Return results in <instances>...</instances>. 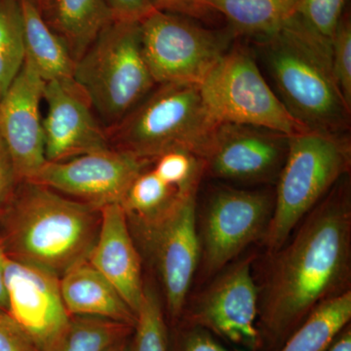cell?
Listing matches in <instances>:
<instances>
[{
  "label": "cell",
  "instance_id": "1f68e13d",
  "mask_svg": "<svg viewBox=\"0 0 351 351\" xmlns=\"http://www.w3.org/2000/svg\"><path fill=\"white\" fill-rule=\"evenodd\" d=\"M19 184L10 154L0 138V221L12 203Z\"/></svg>",
  "mask_w": 351,
  "mask_h": 351
},
{
  "label": "cell",
  "instance_id": "f546056e",
  "mask_svg": "<svg viewBox=\"0 0 351 351\" xmlns=\"http://www.w3.org/2000/svg\"><path fill=\"white\" fill-rule=\"evenodd\" d=\"M174 351H243L230 350L204 328L186 324L178 336Z\"/></svg>",
  "mask_w": 351,
  "mask_h": 351
},
{
  "label": "cell",
  "instance_id": "836d02e7",
  "mask_svg": "<svg viewBox=\"0 0 351 351\" xmlns=\"http://www.w3.org/2000/svg\"><path fill=\"white\" fill-rule=\"evenodd\" d=\"M114 21L142 22L156 11L149 0H107Z\"/></svg>",
  "mask_w": 351,
  "mask_h": 351
},
{
  "label": "cell",
  "instance_id": "9c48e42d",
  "mask_svg": "<svg viewBox=\"0 0 351 351\" xmlns=\"http://www.w3.org/2000/svg\"><path fill=\"white\" fill-rule=\"evenodd\" d=\"M197 189L180 193L156 218L133 221L138 228L160 274L168 313L173 320L184 313L189 288L200 260L196 221Z\"/></svg>",
  "mask_w": 351,
  "mask_h": 351
},
{
  "label": "cell",
  "instance_id": "ffe728a7",
  "mask_svg": "<svg viewBox=\"0 0 351 351\" xmlns=\"http://www.w3.org/2000/svg\"><path fill=\"white\" fill-rule=\"evenodd\" d=\"M24 24L25 61L45 82L73 78L75 60L63 39L43 19L29 0H21Z\"/></svg>",
  "mask_w": 351,
  "mask_h": 351
},
{
  "label": "cell",
  "instance_id": "8d00e7d4",
  "mask_svg": "<svg viewBox=\"0 0 351 351\" xmlns=\"http://www.w3.org/2000/svg\"><path fill=\"white\" fill-rule=\"evenodd\" d=\"M122 339V341L115 343L108 351H130V346H129L128 339Z\"/></svg>",
  "mask_w": 351,
  "mask_h": 351
},
{
  "label": "cell",
  "instance_id": "30bf717a",
  "mask_svg": "<svg viewBox=\"0 0 351 351\" xmlns=\"http://www.w3.org/2000/svg\"><path fill=\"white\" fill-rule=\"evenodd\" d=\"M274 203V198L262 191L219 189L210 196L200 237L205 274L223 269L252 242L263 237Z\"/></svg>",
  "mask_w": 351,
  "mask_h": 351
},
{
  "label": "cell",
  "instance_id": "74e56055",
  "mask_svg": "<svg viewBox=\"0 0 351 351\" xmlns=\"http://www.w3.org/2000/svg\"><path fill=\"white\" fill-rule=\"evenodd\" d=\"M29 1L32 2V3L34 4L36 7H38V10H40L41 8H43V6L44 4H45V2L47 1V0H29Z\"/></svg>",
  "mask_w": 351,
  "mask_h": 351
},
{
  "label": "cell",
  "instance_id": "5b68a950",
  "mask_svg": "<svg viewBox=\"0 0 351 351\" xmlns=\"http://www.w3.org/2000/svg\"><path fill=\"white\" fill-rule=\"evenodd\" d=\"M350 164L348 134L306 131L289 137L274 209L263 237L269 254L288 241L307 214L346 177Z\"/></svg>",
  "mask_w": 351,
  "mask_h": 351
},
{
  "label": "cell",
  "instance_id": "52a82bcc",
  "mask_svg": "<svg viewBox=\"0 0 351 351\" xmlns=\"http://www.w3.org/2000/svg\"><path fill=\"white\" fill-rule=\"evenodd\" d=\"M218 123L270 129L293 136L306 128L288 112L246 46L232 43L199 84Z\"/></svg>",
  "mask_w": 351,
  "mask_h": 351
},
{
  "label": "cell",
  "instance_id": "277c9868",
  "mask_svg": "<svg viewBox=\"0 0 351 351\" xmlns=\"http://www.w3.org/2000/svg\"><path fill=\"white\" fill-rule=\"evenodd\" d=\"M218 125L205 105L199 84L164 83L107 132L113 149L154 162L172 151L191 152L203 159Z\"/></svg>",
  "mask_w": 351,
  "mask_h": 351
},
{
  "label": "cell",
  "instance_id": "d6a6232c",
  "mask_svg": "<svg viewBox=\"0 0 351 351\" xmlns=\"http://www.w3.org/2000/svg\"><path fill=\"white\" fill-rule=\"evenodd\" d=\"M0 351H36L9 314L0 313Z\"/></svg>",
  "mask_w": 351,
  "mask_h": 351
},
{
  "label": "cell",
  "instance_id": "8992f818",
  "mask_svg": "<svg viewBox=\"0 0 351 351\" xmlns=\"http://www.w3.org/2000/svg\"><path fill=\"white\" fill-rule=\"evenodd\" d=\"M73 80L107 130L144 100L156 82L143 51L140 23L113 21L76 61Z\"/></svg>",
  "mask_w": 351,
  "mask_h": 351
},
{
  "label": "cell",
  "instance_id": "8fae6325",
  "mask_svg": "<svg viewBox=\"0 0 351 351\" xmlns=\"http://www.w3.org/2000/svg\"><path fill=\"white\" fill-rule=\"evenodd\" d=\"M151 163L130 152L110 147L62 162L47 161L27 182L101 209L121 204L132 182Z\"/></svg>",
  "mask_w": 351,
  "mask_h": 351
},
{
  "label": "cell",
  "instance_id": "ac0fdd59",
  "mask_svg": "<svg viewBox=\"0 0 351 351\" xmlns=\"http://www.w3.org/2000/svg\"><path fill=\"white\" fill-rule=\"evenodd\" d=\"M60 290L71 316H92L135 327L137 315L108 279L88 261L60 278Z\"/></svg>",
  "mask_w": 351,
  "mask_h": 351
},
{
  "label": "cell",
  "instance_id": "7c38bea8",
  "mask_svg": "<svg viewBox=\"0 0 351 351\" xmlns=\"http://www.w3.org/2000/svg\"><path fill=\"white\" fill-rule=\"evenodd\" d=\"M0 263L8 295L9 315L36 351H56L71 319L62 299L59 277L13 260L1 249Z\"/></svg>",
  "mask_w": 351,
  "mask_h": 351
},
{
  "label": "cell",
  "instance_id": "4dcf8cb0",
  "mask_svg": "<svg viewBox=\"0 0 351 351\" xmlns=\"http://www.w3.org/2000/svg\"><path fill=\"white\" fill-rule=\"evenodd\" d=\"M156 11L177 14L196 21L207 20L214 15L211 0H149Z\"/></svg>",
  "mask_w": 351,
  "mask_h": 351
},
{
  "label": "cell",
  "instance_id": "ba28073f",
  "mask_svg": "<svg viewBox=\"0 0 351 351\" xmlns=\"http://www.w3.org/2000/svg\"><path fill=\"white\" fill-rule=\"evenodd\" d=\"M143 51L156 84H200L232 47L234 34L199 21L154 11L140 22Z\"/></svg>",
  "mask_w": 351,
  "mask_h": 351
},
{
  "label": "cell",
  "instance_id": "9a60e30c",
  "mask_svg": "<svg viewBox=\"0 0 351 351\" xmlns=\"http://www.w3.org/2000/svg\"><path fill=\"white\" fill-rule=\"evenodd\" d=\"M43 119L46 160L62 162L110 149L107 129L73 78L45 82Z\"/></svg>",
  "mask_w": 351,
  "mask_h": 351
},
{
  "label": "cell",
  "instance_id": "44dd1931",
  "mask_svg": "<svg viewBox=\"0 0 351 351\" xmlns=\"http://www.w3.org/2000/svg\"><path fill=\"white\" fill-rule=\"evenodd\" d=\"M235 38H265L281 29L298 14L300 0H211Z\"/></svg>",
  "mask_w": 351,
  "mask_h": 351
},
{
  "label": "cell",
  "instance_id": "cb8c5ba5",
  "mask_svg": "<svg viewBox=\"0 0 351 351\" xmlns=\"http://www.w3.org/2000/svg\"><path fill=\"white\" fill-rule=\"evenodd\" d=\"M133 330L129 325L105 318L71 316L68 332L56 351H108L128 338Z\"/></svg>",
  "mask_w": 351,
  "mask_h": 351
},
{
  "label": "cell",
  "instance_id": "7402d4cb",
  "mask_svg": "<svg viewBox=\"0 0 351 351\" xmlns=\"http://www.w3.org/2000/svg\"><path fill=\"white\" fill-rule=\"evenodd\" d=\"M351 319V292L330 298L306 320L276 351H325Z\"/></svg>",
  "mask_w": 351,
  "mask_h": 351
},
{
  "label": "cell",
  "instance_id": "4316f807",
  "mask_svg": "<svg viewBox=\"0 0 351 351\" xmlns=\"http://www.w3.org/2000/svg\"><path fill=\"white\" fill-rule=\"evenodd\" d=\"M152 163L154 172L180 193L197 189L204 173L202 159L188 152H168Z\"/></svg>",
  "mask_w": 351,
  "mask_h": 351
},
{
  "label": "cell",
  "instance_id": "7a4b0ae2",
  "mask_svg": "<svg viewBox=\"0 0 351 351\" xmlns=\"http://www.w3.org/2000/svg\"><path fill=\"white\" fill-rule=\"evenodd\" d=\"M274 91L306 130L348 134L351 107L332 71L331 41L295 15L279 31L252 39Z\"/></svg>",
  "mask_w": 351,
  "mask_h": 351
},
{
  "label": "cell",
  "instance_id": "3957f363",
  "mask_svg": "<svg viewBox=\"0 0 351 351\" xmlns=\"http://www.w3.org/2000/svg\"><path fill=\"white\" fill-rule=\"evenodd\" d=\"M100 223L99 208L22 182L0 221V249L61 278L89 257Z\"/></svg>",
  "mask_w": 351,
  "mask_h": 351
},
{
  "label": "cell",
  "instance_id": "484cf974",
  "mask_svg": "<svg viewBox=\"0 0 351 351\" xmlns=\"http://www.w3.org/2000/svg\"><path fill=\"white\" fill-rule=\"evenodd\" d=\"M130 351H169L167 326L158 298L152 289L145 287L137 311Z\"/></svg>",
  "mask_w": 351,
  "mask_h": 351
},
{
  "label": "cell",
  "instance_id": "6da1fadb",
  "mask_svg": "<svg viewBox=\"0 0 351 351\" xmlns=\"http://www.w3.org/2000/svg\"><path fill=\"white\" fill-rule=\"evenodd\" d=\"M350 242V193L338 182L302 219L292 240L271 254L258 304L262 350H278L316 307L343 292Z\"/></svg>",
  "mask_w": 351,
  "mask_h": 351
},
{
  "label": "cell",
  "instance_id": "f1b7e54d",
  "mask_svg": "<svg viewBox=\"0 0 351 351\" xmlns=\"http://www.w3.org/2000/svg\"><path fill=\"white\" fill-rule=\"evenodd\" d=\"M332 64L337 84L351 107V19L346 11L331 40Z\"/></svg>",
  "mask_w": 351,
  "mask_h": 351
},
{
  "label": "cell",
  "instance_id": "603a6c76",
  "mask_svg": "<svg viewBox=\"0 0 351 351\" xmlns=\"http://www.w3.org/2000/svg\"><path fill=\"white\" fill-rule=\"evenodd\" d=\"M25 57L21 0H0V98L19 75Z\"/></svg>",
  "mask_w": 351,
  "mask_h": 351
},
{
  "label": "cell",
  "instance_id": "4fadbf2b",
  "mask_svg": "<svg viewBox=\"0 0 351 351\" xmlns=\"http://www.w3.org/2000/svg\"><path fill=\"white\" fill-rule=\"evenodd\" d=\"M251 267L250 260L241 261L221 274L197 300L186 324L204 328L240 350H262L260 297Z\"/></svg>",
  "mask_w": 351,
  "mask_h": 351
},
{
  "label": "cell",
  "instance_id": "e0dca14e",
  "mask_svg": "<svg viewBox=\"0 0 351 351\" xmlns=\"http://www.w3.org/2000/svg\"><path fill=\"white\" fill-rule=\"evenodd\" d=\"M87 261L112 283L137 315L145 292L142 263L121 204L101 208L98 237Z\"/></svg>",
  "mask_w": 351,
  "mask_h": 351
},
{
  "label": "cell",
  "instance_id": "d590c367",
  "mask_svg": "<svg viewBox=\"0 0 351 351\" xmlns=\"http://www.w3.org/2000/svg\"><path fill=\"white\" fill-rule=\"evenodd\" d=\"M0 313L7 314L9 313L8 295H7L5 281H4L3 269H2L1 263H0Z\"/></svg>",
  "mask_w": 351,
  "mask_h": 351
},
{
  "label": "cell",
  "instance_id": "5bb4252c",
  "mask_svg": "<svg viewBox=\"0 0 351 351\" xmlns=\"http://www.w3.org/2000/svg\"><path fill=\"white\" fill-rule=\"evenodd\" d=\"M289 137L262 127L219 123L202 159L204 172L232 182L271 181L282 168Z\"/></svg>",
  "mask_w": 351,
  "mask_h": 351
},
{
  "label": "cell",
  "instance_id": "e575fe53",
  "mask_svg": "<svg viewBox=\"0 0 351 351\" xmlns=\"http://www.w3.org/2000/svg\"><path fill=\"white\" fill-rule=\"evenodd\" d=\"M325 351H351L350 324L343 328Z\"/></svg>",
  "mask_w": 351,
  "mask_h": 351
},
{
  "label": "cell",
  "instance_id": "2e32d148",
  "mask_svg": "<svg viewBox=\"0 0 351 351\" xmlns=\"http://www.w3.org/2000/svg\"><path fill=\"white\" fill-rule=\"evenodd\" d=\"M45 82L24 62L19 75L0 98V138L20 182L31 181L47 162L40 106Z\"/></svg>",
  "mask_w": 351,
  "mask_h": 351
},
{
  "label": "cell",
  "instance_id": "d4e9b609",
  "mask_svg": "<svg viewBox=\"0 0 351 351\" xmlns=\"http://www.w3.org/2000/svg\"><path fill=\"white\" fill-rule=\"evenodd\" d=\"M179 193L154 169H145L132 182L121 205L131 221H147L165 211Z\"/></svg>",
  "mask_w": 351,
  "mask_h": 351
},
{
  "label": "cell",
  "instance_id": "83f0119b",
  "mask_svg": "<svg viewBox=\"0 0 351 351\" xmlns=\"http://www.w3.org/2000/svg\"><path fill=\"white\" fill-rule=\"evenodd\" d=\"M348 0H300L298 15L323 38L331 41Z\"/></svg>",
  "mask_w": 351,
  "mask_h": 351
},
{
  "label": "cell",
  "instance_id": "d6986e66",
  "mask_svg": "<svg viewBox=\"0 0 351 351\" xmlns=\"http://www.w3.org/2000/svg\"><path fill=\"white\" fill-rule=\"evenodd\" d=\"M39 11L75 62L114 21L107 0H47Z\"/></svg>",
  "mask_w": 351,
  "mask_h": 351
}]
</instances>
